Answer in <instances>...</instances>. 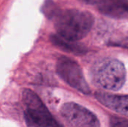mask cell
<instances>
[{
	"instance_id": "obj_1",
	"label": "cell",
	"mask_w": 128,
	"mask_h": 127,
	"mask_svg": "<svg viewBox=\"0 0 128 127\" xmlns=\"http://www.w3.org/2000/svg\"><path fill=\"white\" fill-rule=\"evenodd\" d=\"M94 23L93 16L88 11L76 9L63 10L54 15L57 34L64 38L78 41L90 31Z\"/></svg>"
},
{
	"instance_id": "obj_2",
	"label": "cell",
	"mask_w": 128,
	"mask_h": 127,
	"mask_svg": "<svg viewBox=\"0 0 128 127\" xmlns=\"http://www.w3.org/2000/svg\"><path fill=\"white\" fill-rule=\"evenodd\" d=\"M24 119L28 127H64L52 115L40 97L32 90L24 89Z\"/></svg>"
},
{
	"instance_id": "obj_3",
	"label": "cell",
	"mask_w": 128,
	"mask_h": 127,
	"mask_svg": "<svg viewBox=\"0 0 128 127\" xmlns=\"http://www.w3.org/2000/svg\"><path fill=\"white\" fill-rule=\"evenodd\" d=\"M94 82L101 88L109 91H118L126 80V70L118 60L106 58L99 62L93 71Z\"/></svg>"
},
{
	"instance_id": "obj_4",
	"label": "cell",
	"mask_w": 128,
	"mask_h": 127,
	"mask_svg": "<svg viewBox=\"0 0 128 127\" xmlns=\"http://www.w3.org/2000/svg\"><path fill=\"white\" fill-rule=\"evenodd\" d=\"M58 75L70 86L85 94H90V88L86 81L80 65L74 60L62 57L56 64Z\"/></svg>"
},
{
	"instance_id": "obj_5",
	"label": "cell",
	"mask_w": 128,
	"mask_h": 127,
	"mask_svg": "<svg viewBox=\"0 0 128 127\" xmlns=\"http://www.w3.org/2000/svg\"><path fill=\"white\" fill-rule=\"evenodd\" d=\"M60 114L70 127H100L97 116L77 103H64L60 109Z\"/></svg>"
},
{
	"instance_id": "obj_6",
	"label": "cell",
	"mask_w": 128,
	"mask_h": 127,
	"mask_svg": "<svg viewBox=\"0 0 128 127\" xmlns=\"http://www.w3.org/2000/svg\"><path fill=\"white\" fill-rule=\"evenodd\" d=\"M95 97L106 108L128 117V95H115L105 92H96Z\"/></svg>"
},
{
	"instance_id": "obj_7",
	"label": "cell",
	"mask_w": 128,
	"mask_h": 127,
	"mask_svg": "<svg viewBox=\"0 0 128 127\" xmlns=\"http://www.w3.org/2000/svg\"><path fill=\"white\" fill-rule=\"evenodd\" d=\"M98 9L103 14L112 18L128 17V0H107L98 4Z\"/></svg>"
},
{
	"instance_id": "obj_8",
	"label": "cell",
	"mask_w": 128,
	"mask_h": 127,
	"mask_svg": "<svg viewBox=\"0 0 128 127\" xmlns=\"http://www.w3.org/2000/svg\"><path fill=\"white\" fill-rule=\"evenodd\" d=\"M50 40L53 45L66 52L72 53L76 55H83L86 52V48L84 45L76 40L64 38L58 34L51 35Z\"/></svg>"
},
{
	"instance_id": "obj_9",
	"label": "cell",
	"mask_w": 128,
	"mask_h": 127,
	"mask_svg": "<svg viewBox=\"0 0 128 127\" xmlns=\"http://www.w3.org/2000/svg\"><path fill=\"white\" fill-rule=\"evenodd\" d=\"M110 127H128V121L124 119L112 118L111 120Z\"/></svg>"
},
{
	"instance_id": "obj_10",
	"label": "cell",
	"mask_w": 128,
	"mask_h": 127,
	"mask_svg": "<svg viewBox=\"0 0 128 127\" xmlns=\"http://www.w3.org/2000/svg\"><path fill=\"white\" fill-rule=\"evenodd\" d=\"M83 2L85 3H87V4H100L107 0H81Z\"/></svg>"
}]
</instances>
